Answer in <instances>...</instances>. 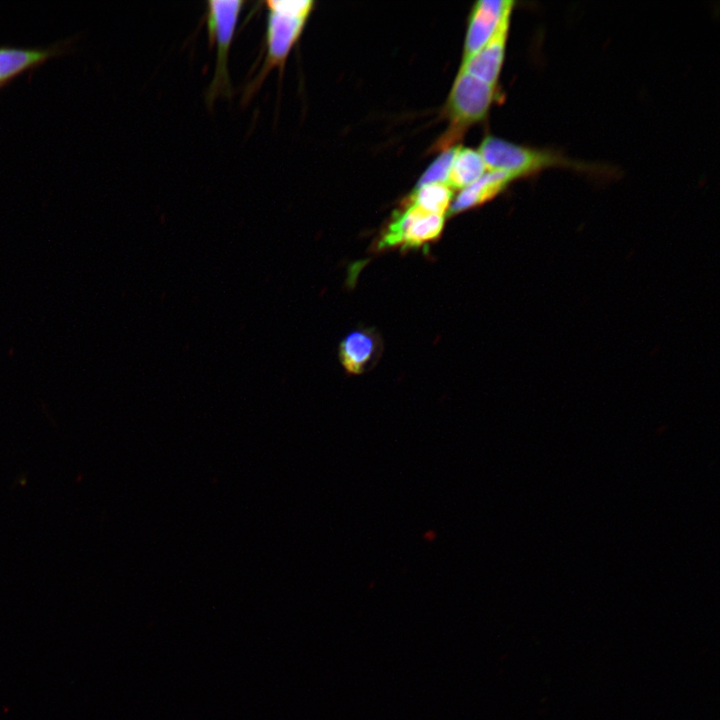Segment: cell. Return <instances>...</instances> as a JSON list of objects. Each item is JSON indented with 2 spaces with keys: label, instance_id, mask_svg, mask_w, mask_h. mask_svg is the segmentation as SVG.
<instances>
[{
  "label": "cell",
  "instance_id": "cell-1",
  "mask_svg": "<svg viewBox=\"0 0 720 720\" xmlns=\"http://www.w3.org/2000/svg\"><path fill=\"white\" fill-rule=\"evenodd\" d=\"M311 0H269L266 26V54L261 68L245 86L243 101H248L261 87L269 72L277 67L282 78L286 59L300 37L313 10Z\"/></svg>",
  "mask_w": 720,
  "mask_h": 720
},
{
  "label": "cell",
  "instance_id": "cell-2",
  "mask_svg": "<svg viewBox=\"0 0 720 720\" xmlns=\"http://www.w3.org/2000/svg\"><path fill=\"white\" fill-rule=\"evenodd\" d=\"M478 152L488 171H504L516 179L553 167H565L590 174L607 173L606 168L569 159L554 150L518 145L493 136L484 138Z\"/></svg>",
  "mask_w": 720,
  "mask_h": 720
},
{
  "label": "cell",
  "instance_id": "cell-3",
  "mask_svg": "<svg viewBox=\"0 0 720 720\" xmlns=\"http://www.w3.org/2000/svg\"><path fill=\"white\" fill-rule=\"evenodd\" d=\"M244 0L207 1V29L210 45L217 44L214 76L206 92L209 106L220 96H231L232 85L228 71V55Z\"/></svg>",
  "mask_w": 720,
  "mask_h": 720
},
{
  "label": "cell",
  "instance_id": "cell-4",
  "mask_svg": "<svg viewBox=\"0 0 720 720\" xmlns=\"http://www.w3.org/2000/svg\"><path fill=\"white\" fill-rule=\"evenodd\" d=\"M492 86L464 71H459L448 99V114L456 126L482 120L495 100Z\"/></svg>",
  "mask_w": 720,
  "mask_h": 720
},
{
  "label": "cell",
  "instance_id": "cell-5",
  "mask_svg": "<svg viewBox=\"0 0 720 720\" xmlns=\"http://www.w3.org/2000/svg\"><path fill=\"white\" fill-rule=\"evenodd\" d=\"M512 1L504 10L500 22L488 42L460 68L492 86H495L504 62L505 47L510 26Z\"/></svg>",
  "mask_w": 720,
  "mask_h": 720
},
{
  "label": "cell",
  "instance_id": "cell-6",
  "mask_svg": "<svg viewBox=\"0 0 720 720\" xmlns=\"http://www.w3.org/2000/svg\"><path fill=\"white\" fill-rule=\"evenodd\" d=\"M511 2L480 0L474 4L465 39L463 62L475 55L488 42L504 10Z\"/></svg>",
  "mask_w": 720,
  "mask_h": 720
},
{
  "label": "cell",
  "instance_id": "cell-7",
  "mask_svg": "<svg viewBox=\"0 0 720 720\" xmlns=\"http://www.w3.org/2000/svg\"><path fill=\"white\" fill-rule=\"evenodd\" d=\"M516 179L504 171H488L477 181L462 189L449 207V215L483 204L501 193Z\"/></svg>",
  "mask_w": 720,
  "mask_h": 720
},
{
  "label": "cell",
  "instance_id": "cell-8",
  "mask_svg": "<svg viewBox=\"0 0 720 720\" xmlns=\"http://www.w3.org/2000/svg\"><path fill=\"white\" fill-rule=\"evenodd\" d=\"M379 352L377 336L369 330H357L347 335L340 344L339 357L343 367L351 374L364 372Z\"/></svg>",
  "mask_w": 720,
  "mask_h": 720
},
{
  "label": "cell",
  "instance_id": "cell-9",
  "mask_svg": "<svg viewBox=\"0 0 720 720\" xmlns=\"http://www.w3.org/2000/svg\"><path fill=\"white\" fill-rule=\"evenodd\" d=\"M62 47L21 48L0 46V87L26 70L61 52Z\"/></svg>",
  "mask_w": 720,
  "mask_h": 720
},
{
  "label": "cell",
  "instance_id": "cell-10",
  "mask_svg": "<svg viewBox=\"0 0 720 720\" xmlns=\"http://www.w3.org/2000/svg\"><path fill=\"white\" fill-rule=\"evenodd\" d=\"M486 170V165L478 151L459 146L447 185L452 189H463L482 177Z\"/></svg>",
  "mask_w": 720,
  "mask_h": 720
},
{
  "label": "cell",
  "instance_id": "cell-11",
  "mask_svg": "<svg viewBox=\"0 0 720 720\" xmlns=\"http://www.w3.org/2000/svg\"><path fill=\"white\" fill-rule=\"evenodd\" d=\"M419 208V207H418ZM444 226V216L427 213L419 208L405 234L403 247L417 248L437 239Z\"/></svg>",
  "mask_w": 720,
  "mask_h": 720
},
{
  "label": "cell",
  "instance_id": "cell-12",
  "mask_svg": "<svg viewBox=\"0 0 720 720\" xmlns=\"http://www.w3.org/2000/svg\"><path fill=\"white\" fill-rule=\"evenodd\" d=\"M453 197V189L443 183L427 184L415 188L407 200L421 210L444 216Z\"/></svg>",
  "mask_w": 720,
  "mask_h": 720
},
{
  "label": "cell",
  "instance_id": "cell-13",
  "mask_svg": "<svg viewBox=\"0 0 720 720\" xmlns=\"http://www.w3.org/2000/svg\"><path fill=\"white\" fill-rule=\"evenodd\" d=\"M458 148L459 147H452L440 154L421 175L415 188L434 183L447 185L450 169Z\"/></svg>",
  "mask_w": 720,
  "mask_h": 720
}]
</instances>
